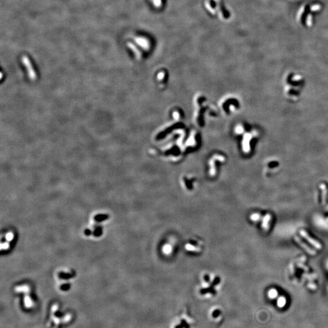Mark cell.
<instances>
[{
  "label": "cell",
  "instance_id": "obj_8",
  "mask_svg": "<svg viewBox=\"0 0 328 328\" xmlns=\"http://www.w3.org/2000/svg\"><path fill=\"white\" fill-rule=\"evenodd\" d=\"M300 234L301 236H303L304 238H305L307 241H308L310 243V244H311L315 248H316L317 249H319V250L322 249V246L320 244V243L318 241H316L314 240V239H312V238H311L308 235V233H307L306 231H305L303 230H301L300 231Z\"/></svg>",
  "mask_w": 328,
  "mask_h": 328
},
{
  "label": "cell",
  "instance_id": "obj_14",
  "mask_svg": "<svg viewBox=\"0 0 328 328\" xmlns=\"http://www.w3.org/2000/svg\"><path fill=\"white\" fill-rule=\"evenodd\" d=\"M277 295H278V293H277V291H276V290H275V289H272V290H270V291H269V297H270V298H275V297H276V296H277Z\"/></svg>",
  "mask_w": 328,
  "mask_h": 328
},
{
  "label": "cell",
  "instance_id": "obj_9",
  "mask_svg": "<svg viewBox=\"0 0 328 328\" xmlns=\"http://www.w3.org/2000/svg\"><path fill=\"white\" fill-rule=\"evenodd\" d=\"M134 40L137 45L144 49L149 48L150 46L149 40L145 37H137L134 38Z\"/></svg>",
  "mask_w": 328,
  "mask_h": 328
},
{
  "label": "cell",
  "instance_id": "obj_10",
  "mask_svg": "<svg viewBox=\"0 0 328 328\" xmlns=\"http://www.w3.org/2000/svg\"><path fill=\"white\" fill-rule=\"evenodd\" d=\"M295 240L296 241H297V242L298 243V244H299L301 246H302V247H303L307 252H308L309 253L311 254V255H315L316 252H315L314 250H312V249H310L309 247L308 246H306V244H304V243H303L302 241H301V240H300L298 237H295Z\"/></svg>",
  "mask_w": 328,
  "mask_h": 328
},
{
  "label": "cell",
  "instance_id": "obj_16",
  "mask_svg": "<svg viewBox=\"0 0 328 328\" xmlns=\"http://www.w3.org/2000/svg\"><path fill=\"white\" fill-rule=\"evenodd\" d=\"M6 238L7 241H12L14 238V235L12 232H8L7 234L6 235Z\"/></svg>",
  "mask_w": 328,
  "mask_h": 328
},
{
  "label": "cell",
  "instance_id": "obj_4",
  "mask_svg": "<svg viewBox=\"0 0 328 328\" xmlns=\"http://www.w3.org/2000/svg\"><path fill=\"white\" fill-rule=\"evenodd\" d=\"M15 291L16 293H23L24 295L22 307L25 312H33L37 308V303L35 299L31 295L30 288L28 285H18L15 288Z\"/></svg>",
  "mask_w": 328,
  "mask_h": 328
},
{
  "label": "cell",
  "instance_id": "obj_13",
  "mask_svg": "<svg viewBox=\"0 0 328 328\" xmlns=\"http://www.w3.org/2000/svg\"><path fill=\"white\" fill-rule=\"evenodd\" d=\"M320 188L322 189V204L323 205H325L326 204V194H327L326 187L324 184H322L320 185Z\"/></svg>",
  "mask_w": 328,
  "mask_h": 328
},
{
  "label": "cell",
  "instance_id": "obj_12",
  "mask_svg": "<svg viewBox=\"0 0 328 328\" xmlns=\"http://www.w3.org/2000/svg\"><path fill=\"white\" fill-rule=\"evenodd\" d=\"M128 46L130 48L131 50H132L133 51V52L134 53V54L136 55V56L137 57H141V53L140 51L139 50V49L137 48V47L134 45V44H133V43H131V42H128Z\"/></svg>",
  "mask_w": 328,
  "mask_h": 328
},
{
  "label": "cell",
  "instance_id": "obj_11",
  "mask_svg": "<svg viewBox=\"0 0 328 328\" xmlns=\"http://www.w3.org/2000/svg\"><path fill=\"white\" fill-rule=\"evenodd\" d=\"M153 6L157 9L162 8L165 4V0H150Z\"/></svg>",
  "mask_w": 328,
  "mask_h": 328
},
{
  "label": "cell",
  "instance_id": "obj_3",
  "mask_svg": "<svg viewBox=\"0 0 328 328\" xmlns=\"http://www.w3.org/2000/svg\"><path fill=\"white\" fill-rule=\"evenodd\" d=\"M285 96L292 100H296L298 98L303 84V79L298 75H292L285 79Z\"/></svg>",
  "mask_w": 328,
  "mask_h": 328
},
{
  "label": "cell",
  "instance_id": "obj_7",
  "mask_svg": "<svg viewBox=\"0 0 328 328\" xmlns=\"http://www.w3.org/2000/svg\"><path fill=\"white\" fill-rule=\"evenodd\" d=\"M22 62L23 63L24 66L26 68V70L27 71V74L29 79L32 81H34L37 79V74L35 69L33 68L32 63L30 59L26 56L22 57Z\"/></svg>",
  "mask_w": 328,
  "mask_h": 328
},
{
  "label": "cell",
  "instance_id": "obj_6",
  "mask_svg": "<svg viewBox=\"0 0 328 328\" xmlns=\"http://www.w3.org/2000/svg\"><path fill=\"white\" fill-rule=\"evenodd\" d=\"M176 241L172 239H170L163 242L161 247V251L162 255L165 257H171L176 252Z\"/></svg>",
  "mask_w": 328,
  "mask_h": 328
},
{
  "label": "cell",
  "instance_id": "obj_17",
  "mask_svg": "<svg viewBox=\"0 0 328 328\" xmlns=\"http://www.w3.org/2000/svg\"><path fill=\"white\" fill-rule=\"evenodd\" d=\"M9 244H8L7 242L2 243V244H1V249H3V250H6V249H7L9 248Z\"/></svg>",
  "mask_w": 328,
  "mask_h": 328
},
{
  "label": "cell",
  "instance_id": "obj_5",
  "mask_svg": "<svg viewBox=\"0 0 328 328\" xmlns=\"http://www.w3.org/2000/svg\"><path fill=\"white\" fill-rule=\"evenodd\" d=\"M204 241L198 238H191L184 244L185 250L190 254H199L204 250Z\"/></svg>",
  "mask_w": 328,
  "mask_h": 328
},
{
  "label": "cell",
  "instance_id": "obj_1",
  "mask_svg": "<svg viewBox=\"0 0 328 328\" xmlns=\"http://www.w3.org/2000/svg\"><path fill=\"white\" fill-rule=\"evenodd\" d=\"M74 319L72 311L63 309L59 303H55L50 307L46 325L48 328H63L72 323Z\"/></svg>",
  "mask_w": 328,
  "mask_h": 328
},
{
  "label": "cell",
  "instance_id": "obj_15",
  "mask_svg": "<svg viewBox=\"0 0 328 328\" xmlns=\"http://www.w3.org/2000/svg\"><path fill=\"white\" fill-rule=\"evenodd\" d=\"M285 304V300L284 299V298L283 297H281L278 301V305L279 306V307H284V304Z\"/></svg>",
  "mask_w": 328,
  "mask_h": 328
},
{
  "label": "cell",
  "instance_id": "obj_2",
  "mask_svg": "<svg viewBox=\"0 0 328 328\" xmlns=\"http://www.w3.org/2000/svg\"><path fill=\"white\" fill-rule=\"evenodd\" d=\"M198 287L199 295L203 297L210 298L216 295L221 285V278L215 273L207 272L200 277Z\"/></svg>",
  "mask_w": 328,
  "mask_h": 328
}]
</instances>
